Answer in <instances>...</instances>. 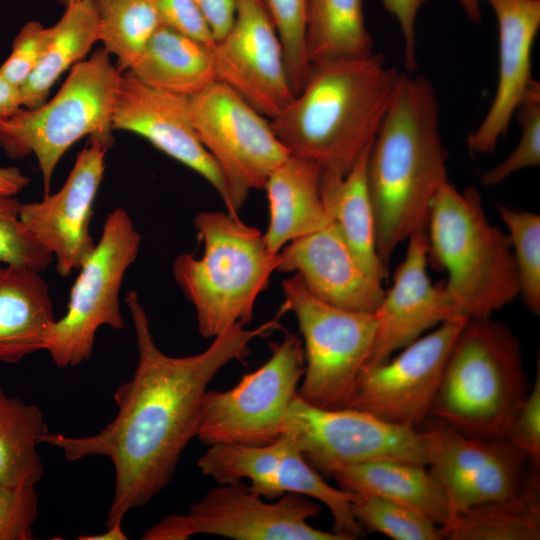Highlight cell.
I'll return each instance as SVG.
<instances>
[{
  "mask_svg": "<svg viewBox=\"0 0 540 540\" xmlns=\"http://www.w3.org/2000/svg\"><path fill=\"white\" fill-rule=\"evenodd\" d=\"M284 304L294 312L303 337L305 371L297 395L323 409L343 408L371 354L378 327L373 313L327 304L294 274L282 283Z\"/></svg>",
  "mask_w": 540,
  "mask_h": 540,
  "instance_id": "ba28073f",
  "label": "cell"
},
{
  "mask_svg": "<svg viewBox=\"0 0 540 540\" xmlns=\"http://www.w3.org/2000/svg\"><path fill=\"white\" fill-rule=\"evenodd\" d=\"M99 23V41L117 60V67L130 70L161 25L151 0H93Z\"/></svg>",
  "mask_w": 540,
  "mask_h": 540,
  "instance_id": "1f68e13d",
  "label": "cell"
},
{
  "mask_svg": "<svg viewBox=\"0 0 540 540\" xmlns=\"http://www.w3.org/2000/svg\"><path fill=\"white\" fill-rule=\"evenodd\" d=\"M161 25L214 49L217 41L195 0H151Z\"/></svg>",
  "mask_w": 540,
  "mask_h": 540,
  "instance_id": "60d3db41",
  "label": "cell"
},
{
  "mask_svg": "<svg viewBox=\"0 0 540 540\" xmlns=\"http://www.w3.org/2000/svg\"><path fill=\"white\" fill-rule=\"evenodd\" d=\"M281 434L288 435L320 475L362 462L390 459L426 465L424 435L363 411L323 409L294 397Z\"/></svg>",
  "mask_w": 540,
  "mask_h": 540,
  "instance_id": "4fadbf2b",
  "label": "cell"
},
{
  "mask_svg": "<svg viewBox=\"0 0 540 540\" xmlns=\"http://www.w3.org/2000/svg\"><path fill=\"white\" fill-rule=\"evenodd\" d=\"M532 387L520 405L506 435V439L521 450L528 461L540 467V365Z\"/></svg>",
  "mask_w": 540,
  "mask_h": 540,
  "instance_id": "ab89813d",
  "label": "cell"
},
{
  "mask_svg": "<svg viewBox=\"0 0 540 540\" xmlns=\"http://www.w3.org/2000/svg\"><path fill=\"white\" fill-rule=\"evenodd\" d=\"M141 241L124 208L117 207L107 215L100 240L78 270L66 313L55 320L48 336L45 351L57 367H74L87 361L101 326L124 328L119 293Z\"/></svg>",
  "mask_w": 540,
  "mask_h": 540,
  "instance_id": "9c48e42d",
  "label": "cell"
},
{
  "mask_svg": "<svg viewBox=\"0 0 540 540\" xmlns=\"http://www.w3.org/2000/svg\"><path fill=\"white\" fill-rule=\"evenodd\" d=\"M441 528L442 539L448 540H538L539 468L530 463L522 487L515 496L464 509Z\"/></svg>",
  "mask_w": 540,
  "mask_h": 540,
  "instance_id": "83f0119b",
  "label": "cell"
},
{
  "mask_svg": "<svg viewBox=\"0 0 540 540\" xmlns=\"http://www.w3.org/2000/svg\"><path fill=\"white\" fill-rule=\"evenodd\" d=\"M407 240L404 260L375 311L377 333L365 367L388 360L394 352L417 340L428 329L461 317L444 283L433 284L427 274V232L415 233Z\"/></svg>",
  "mask_w": 540,
  "mask_h": 540,
  "instance_id": "ffe728a7",
  "label": "cell"
},
{
  "mask_svg": "<svg viewBox=\"0 0 540 540\" xmlns=\"http://www.w3.org/2000/svg\"><path fill=\"white\" fill-rule=\"evenodd\" d=\"M138 349L132 378L113 399L118 411L99 432L85 437L46 433L40 443L61 449L70 461L107 457L115 471L113 499L106 527L122 525L125 515L144 506L172 480L182 452L197 436L202 399L216 374L250 353V343L281 328L286 309L254 329L241 324L214 338L204 351L172 357L156 345L147 314L135 291L128 292Z\"/></svg>",
  "mask_w": 540,
  "mask_h": 540,
  "instance_id": "6da1fadb",
  "label": "cell"
},
{
  "mask_svg": "<svg viewBox=\"0 0 540 540\" xmlns=\"http://www.w3.org/2000/svg\"><path fill=\"white\" fill-rule=\"evenodd\" d=\"M217 484L186 514L171 513L147 529L142 540H188L198 534L235 540H347L308 524L320 507L305 495L287 493L268 503L242 481Z\"/></svg>",
  "mask_w": 540,
  "mask_h": 540,
  "instance_id": "8fae6325",
  "label": "cell"
},
{
  "mask_svg": "<svg viewBox=\"0 0 540 540\" xmlns=\"http://www.w3.org/2000/svg\"><path fill=\"white\" fill-rule=\"evenodd\" d=\"M216 41L220 40L230 29L236 12L237 0H195Z\"/></svg>",
  "mask_w": 540,
  "mask_h": 540,
  "instance_id": "7bdbcfd3",
  "label": "cell"
},
{
  "mask_svg": "<svg viewBox=\"0 0 540 540\" xmlns=\"http://www.w3.org/2000/svg\"><path fill=\"white\" fill-rule=\"evenodd\" d=\"M55 320L40 272L0 264V362L17 363L45 350Z\"/></svg>",
  "mask_w": 540,
  "mask_h": 540,
  "instance_id": "cb8c5ba5",
  "label": "cell"
},
{
  "mask_svg": "<svg viewBox=\"0 0 540 540\" xmlns=\"http://www.w3.org/2000/svg\"><path fill=\"white\" fill-rule=\"evenodd\" d=\"M508 229L516 265L519 295L534 314L540 312V216L536 213L498 205Z\"/></svg>",
  "mask_w": 540,
  "mask_h": 540,
  "instance_id": "d6a6232c",
  "label": "cell"
},
{
  "mask_svg": "<svg viewBox=\"0 0 540 540\" xmlns=\"http://www.w3.org/2000/svg\"><path fill=\"white\" fill-rule=\"evenodd\" d=\"M514 116L521 127L519 142L505 160L483 173L485 186L498 185L519 170L540 165V84L535 79Z\"/></svg>",
  "mask_w": 540,
  "mask_h": 540,
  "instance_id": "e575fe53",
  "label": "cell"
},
{
  "mask_svg": "<svg viewBox=\"0 0 540 540\" xmlns=\"http://www.w3.org/2000/svg\"><path fill=\"white\" fill-rule=\"evenodd\" d=\"M305 47L309 65L372 55L363 0H307Z\"/></svg>",
  "mask_w": 540,
  "mask_h": 540,
  "instance_id": "f546056e",
  "label": "cell"
},
{
  "mask_svg": "<svg viewBox=\"0 0 540 540\" xmlns=\"http://www.w3.org/2000/svg\"><path fill=\"white\" fill-rule=\"evenodd\" d=\"M467 319L445 321L402 348L396 357L363 368L343 408L366 412L396 426L416 428L429 417L446 362Z\"/></svg>",
  "mask_w": 540,
  "mask_h": 540,
  "instance_id": "5bb4252c",
  "label": "cell"
},
{
  "mask_svg": "<svg viewBox=\"0 0 540 540\" xmlns=\"http://www.w3.org/2000/svg\"><path fill=\"white\" fill-rule=\"evenodd\" d=\"M353 515L364 530L395 540H441L442 528L411 508L375 496H356Z\"/></svg>",
  "mask_w": 540,
  "mask_h": 540,
  "instance_id": "836d02e7",
  "label": "cell"
},
{
  "mask_svg": "<svg viewBox=\"0 0 540 540\" xmlns=\"http://www.w3.org/2000/svg\"><path fill=\"white\" fill-rule=\"evenodd\" d=\"M21 202L0 195V263L44 271L54 260L20 219Z\"/></svg>",
  "mask_w": 540,
  "mask_h": 540,
  "instance_id": "8d00e7d4",
  "label": "cell"
},
{
  "mask_svg": "<svg viewBox=\"0 0 540 540\" xmlns=\"http://www.w3.org/2000/svg\"><path fill=\"white\" fill-rule=\"evenodd\" d=\"M44 415L35 404L9 397L0 385V483L36 486L44 474L37 446L48 433Z\"/></svg>",
  "mask_w": 540,
  "mask_h": 540,
  "instance_id": "4dcf8cb0",
  "label": "cell"
},
{
  "mask_svg": "<svg viewBox=\"0 0 540 540\" xmlns=\"http://www.w3.org/2000/svg\"><path fill=\"white\" fill-rule=\"evenodd\" d=\"M122 71L104 48L75 64L56 95L0 121V147L11 159L34 155L44 195L64 153L84 136L113 140V113Z\"/></svg>",
  "mask_w": 540,
  "mask_h": 540,
  "instance_id": "52a82bcc",
  "label": "cell"
},
{
  "mask_svg": "<svg viewBox=\"0 0 540 540\" xmlns=\"http://www.w3.org/2000/svg\"><path fill=\"white\" fill-rule=\"evenodd\" d=\"M529 392L520 343L504 323L468 318L446 362L429 417L473 438H505Z\"/></svg>",
  "mask_w": 540,
  "mask_h": 540,
  "instance_id": "277c9868",
  "label": "cell"
},
{
  "mask_svg": "<svg viewBox=\"0 0 540 540\" xmlns=\"http://www.w3.org/2000/svg\"><path fill=\"white\" fill-rule=\"evenodd\" d=\"M384 8L393 16L404 39V63L409 72L417 68L416 22L421 7L427 0H381Z\"/></svg>",
  "mask_w": 540,
  "mask_h": 540,
  "instance_id": "b9f144b4",
  "label": "cell"
},
{
  "mask_svg": "<svg viewBox=\"0 0 540 540\" xmlns=\"http://www.w3.org/2000/svg\"><path fill=\"white\" fill-rule=\"evenodd\" d=\"M330 477L339 488L355 496L399 503L439 526L449 519L446 496L426 465L380 459L346 466Z\"/></svg>",
  "mask_w": 540,
  "mask_h": 540,
  "instance_id": "d4e9b609",
  "label": "cell"
},
{
  "mask_svg": "<svg viewBox=\"0 0 540 540\" xmlns=\"http://www.w3.org/2000/svg\"><path fill=\"white\" fill-rule=\"evenodd\" d=\"M112 144L113 140L90 137L57 192L20 205L21 221L53 256L62 277L78 271L96 245L89 232L90 222L105 169V154Z\"/></svg>",
  "mask_w": 540,
  "mask_h": 540,
  "instance_id": "ac0fdd59",
  "label": "cell"
},
{
  "mask_svg": "<svg viewBox=\"0 0 540 540\" xmlns=\"http://www.w3.org/2000/svg\"><path fill=\"white\" fill-rule=\"evenodd\" d=\"M60 4L64 5L65 7L72 4V3H75V2H79V1H82V0H57Z\"/></svg>",
  "mask_w": 540,
  "mask_h": 540,
  "instance_id": "c3c4849f",
  "label": "cell"
},
{
  "mask_svg": "<svg viewBox=\"0 0 540 540\" xmlns=\"http://www.w3.org/2000/svg\"><path fill=\"white\" fill-rule=\"evenodd\" d=\"M371 145L345 175L322 171L320 190L326 214L338 228L362 267L383 281L388 269L381 263L375 241V222L366 166Z\"/></svg>",
  "mask_w": 540,
  "mask_h": 540,
  "instance_id": "4316f807",
  "label": "cell"
},
{
  "mask_svg": "<svg viewBox=\"0 0 540 540\" xmlns=\"http://www.w3.org/2000/svg\"><path fill=\"white\" fill-rule=\"evenodd\" d=\"M270 358L226 391H206L197 438L204 444L257 446L277 439L305 371L302 339L287 332Z\"/></svg>",
  "mask_w": 540,
  "mask_h": 540,
  "instance_id": "30bf717a",
  "label": "cell"
},
{
  "mask_svg": "<svg viewBox=\"0 0 540 540\" xmlns=\"http://www.w3.org/2000/svg\"><path fill=\"white\" fill-rule=\"evenodd\" d=\"M197 467L217 483L247 479L250 489L268 500L287 493L312 497L328 507L333 532L347 540L357 539L364 533L352 512L356 496L326 483L286 434L257 446L211 445L198 459Z\"/></svg>",
  "mask_w": 540,
  "mask_h": 540,
  "instance_id": "9a60e30c",
  "label": "cell"
},
{
  "mask_svg": "<svg viewBox=\"0 0 540 540\" xmlns=\"http://www.w3.org/2000/svg\"><path fill=\"white\" fill-rule=\"evenodd\" d=\"M196 133L221 169L229 212L237 216L249 193L262 189L290 154L271 122L226 84L215 81L189 97Z\"/></svg>",
  "mask_w": 540,
  "mask_h": 540,
  "instance_id": "7c38bea8",
  "label": "cell"
},
{
  "mask_svg": "<svg viewBox=\"0 0 540 540\" xmlns=\"http://www.w3.org/2000/svg\"><path fill=\"white\" fill-rule=\"evenodd\" d=\"M128 72L152 88L187 97L217 81L213 49L164 25Z\"/></svg>",
  "mask_w": 540,
  "mask_h": 540,
  "instance_id": "484cf974",
  "label": "cell"
},
{
  "mask_svg": "<svg viewBox=\"0 0 540 540\" xmlns=\"http://www.w3.org/2000/svg\"><path fill=\"white\" fill-rule=\"evenodd\" d=\"M127 539L122 525H113L107 527V530L100 534L81 535L78 540H125Z\"/></svg>",
  "mask_w": 540,
  "mask_h": 540,
  "instance_id": "bcb514c9",
  "label": "cell"
},
{
  "mask_svg": "<svg viewBox=\"0 0 540 540\" xmlns=\"http://www.w3.org/2000/svg\"><path fill=\"white\" fill-rule=\"evenodd\" d=\"M401 75L376 53L311 64L271 126L290 155L345 175L372 144Z\"/></svg>",
  "mask_w": 540,
  "mask_h": 540,
  "instance_id": "3957f363",
  "label": "cell"
},
{
  "mask_svg": "<svg viewBox=\"0 0 540 540\" xmlns=\"http://www.w3.org/2000/svg\"><path fill=\"white\" fill-rule=\"evenodd\" d=\"M113 130L137 134L202 176L229 209V193L218 164L194 128L189 97L152 88L123 74L113 113Z\"/></svg>",
  "mask_w": 540,
  "mask_h": 540,
  "instance_id": "d6986e66",
  "label": "cell"
},
{
  "mask_svg": "<svg viewBox=\"0 0 540 540\" xmlns=\"http://www.w3.org/2000/svg\"><path fill=\"white\" fill-rule=\"evenodd\" d=\"M499 31V71L495 96L485 117L467 137L472 152L492 153L509 129L515 111L534 81L531 53L540 27V0H485Z\"/></svg>",
  "mask_w": 540,
  "mask_h": 540,
  "instance_id": "7402d4cb",
  "label": "cell"
},
{
  "mask_svg": "<svg viewBox=\"0 0 540 540\" xmlns=\"http://www.w3.org/2000/svg\"><path fill=\"white\" fill-rule=\"evenodd\" d=\"M281 40L294 93L302 87L310 65L306 57L307 0H262Z\"/></svg>",
  "mask_w": 540,
  "mask_h": 540,
  "instance_id": "d590c367",
  "label": "cell"
},
{
  "mask_svg": "<svg viewBox=\"0 0 540 540\" xmlns=\"http://www.w3.org/2000/svg\"><path fill=\"white\" fill-rule=\"evenodd\" d=\"M38 516L35 486L0 483V540H30Z\"/></svg>",
  "mask_w": 540,
  "mask_h": 540,
  "instance_id": "f35d334b",
  "label": "cell"
},
{
  "mask_svg": "<svg viewBox=\"0 0 540 540\" xmlns=\"http://www.w3.org/2000/svg\"><path fill=\"white\" fill-rule=\"evenodd\" d=\"M22 108L20 88L11 84L0 73V121L8 119Z\"/></svg>",
  "mask_w": 540,
  "mask_h": 540,
  "instance_id": "ee69618b",
  "label": "cell"
},
{
  "mask_svg": "<svg viewBox=\"0 0 540 540\" xmlns=\"http://www.w3.org/2000/svg\"><path fill=\"white\" fill-rule=\"evenodd\" d=\"M422 432L426 467L446 496L449 519L469 507L520 491L529 461L506 438L469 437L434 417Z\"/></svg>",
  "mask_w": 540,
  "mask_h": 540,
  "instance_id": "2e32d148",
  "label": "cell"
},
{
  "mask_svg": "<svg viewBox=\"0 0 540 540\" xmlns=\"http://www.w3.org/2000/svg\"><path fill=\"white\" fill-rule=\"evenodd\" d=\"M203 254H181L173 276L192 303L204 338L249 324L258 295L277 271L278 253L267 248L263 233L229 212H200L194 219Z\"/></svg>",
  "mask_w": 540,
  "mask_h": 540,
  "instance_id": "8992f818",
  "label": "cell"
},
{
  "mask_svg": "<svg viewBox=\"0 0 540 540\" xmlns=\"http://www.w3.org/2000/svg\"><path fill=\"white\" fill-rule=\"evenodd\" d=\"M439 113L431 82L402 74L371 144L367 185L376 250L387 269L399 243L427 230L432 201L448 182Z\"/></svg>",
  "mask_w": 540,
  "mask_h": 540,
  "instance_id": "7a4b0ae2",
  "label": "cell"
},
{
  "mask_svg": "<svg viewBox=\"0 0 540 540\" xmlns=\"http://www.w3.org/2000/svg\"><path fill=\"white\" fill-rule=\"evenodd\" d=\"M321 175L316 162L289 155L268 176L264 189L269 223L263 237L270 252L277 254L291 241L331 222L321 198Z\"/></svg>",
  "mask_w": 540,
  "mask_h": 540,
  "instance_id": "603a6c76",
  "label": "cell"
},
{
  "mask_svg": "<svg viewBox=\"0 0 540 540\" xmlns=\"http://www.w3.org/2000/svg\"><path fill=\"white\" fill-rule=\"evenodd\" d=\"M52 34V26L27 22L14 38L11 52L0 66L1 75L20 88L42 60Z\"/></svg>",
  "mask_w": 540,
  "mask_h": 540,
  "instance_id": "74e56055",
  "label": "cell"
},
{
  "mask_svg": "<svg viewBox=\"0 0 540 540\" xmlns=\"http://www.w3.org/2000/svg\"><path fill=\"white\" fill-rule=\"evenodd\" d=\"M39 65L20 87L22 106H41L50 89L69 68L85 59L99 41V23L93 0H82L66 6Z\"/></svg>",
  "mask_w": 540,
  "mask_h": 540,
  "instance_id": "f1b7e54d",
  "label": "cell"
},
{
  "mask_svg": "<svg viewBox=\"0 0 540 540\" xmlns=\"http://www.w3.org/2000/svg\"><path fill=\"white\" fill-rule=\"evenodd\" d=\"M31 179L18 167L0 166V195L15 196L30 184Z\"/></svg>",
  "mask_w": 540,
  "mask_h": 540,
  "instance_id": "f6af8a7d",
  "label": "cell"
},
{
  "mask_svg": "<svg viewBox=\"0 0 540 540\" xmlns=\"http://www.w3.org/2000/svg\"><path fill=\"white\" fill-rule=\"evenodd\" d=\"M216 80L271 120L294 97L281 40L262 0H237L234 21L213 49Z\"/></svg>",
  "mask_w": 540,
  "mask_h": 540,
  "instance_id": "e0dca14e",
  "label": "cell"
},
{
  "mask_svg": "<svg viewBox=\"0 0 540 540\" xmlns=\"http://www.w3.org/2000/svg\"><path fill=\"white\" fill-rule=\"evenodd\" d=\"M467 17L474 23L482 19L481 2L485 0H457Z\"/></svg>",
  "mask_w": 540,
  "mask_h": 540,
  "instance_id": "7dc6e473",
  "label": "cell"
},
{
  "mask_svg": "<svg viewBox=\"0 0 540 540\" xmlns=\"http://www.w3.org/2000/svg\"><path fill=\"white\" fill-rule=\"evenodd\" d=\"M277 271L295 272L317 299L349 311L373 313L385 294L382 282L362 267L332 221L285 245Z\"/></svg>",
  "mask_w": 540,
  "mask_h": 540,
  "instance_id": "44dd1931",
  "label": "cell"
},
{
  "mask_svg": "<svg viewBox=\"0 0 540 540\" xmlns=\"http://www.w3.org/2000/svg\"><path fill=\"white\" fill-rule=\"evenodd\" d=\"M427 228L428 261L447 272L444 286L459 316L489 317L519 295L508 235L488 221L476 188L442 185Z\"/></svg>",
  "mask_w": 540,
  "mask_h": 540,
  "instance_id": "5b68a950",
  "label": "cell"
}]
</instances>
